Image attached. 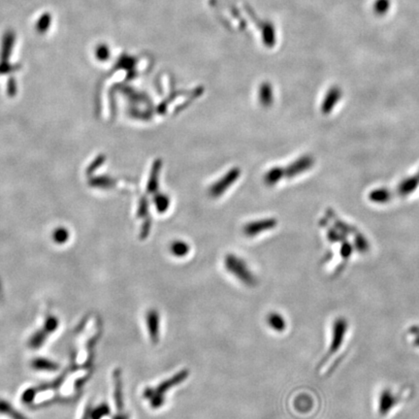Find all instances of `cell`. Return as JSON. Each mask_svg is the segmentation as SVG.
Here are the masks:
<instances>
[{
  "label": "cell",
  "mask_w": 419,
  "mask_h": 419,
  "mask_svg": "<svg viewBox=\"0 0 419 419\" xmlns=\"http://www.w3.org/2000/svg\"><path fill=\"white\" fill-rule=\"evenodd\" d=\"M146 325L149 337L153 344H158L160 339V316L156 309H150L146 313Z\"/></svg>",
  "instance_id": "obj_3"
},
{
  "label": "cell",
  "mask_w": 419,
  "mask_h": 419,
  "mask_svg": "<svg viewBox=\"0 0 419 419\" xmlns=\"http://www.w3.org/2000/svg\"><path fill=\"white\" fill-rule=\"evenodd\" d=\"M155 203H156V205H157V207H158V210H159V212L160 213H163V212H165L166 210H167V208H168V206H169V200L168 198L166 197V196H164V195H160L159 197H157L156 199H155Z\"/></svg>",
  "instance_id": "obj_19"
},
{
  "label": "cell",
  "mask_w": 419,
  "mask_h": 419,
  "mask_svg": "<svg viewBox=\"0 0 419 419\" xmlns=\"http://www.w3.org/2000/svg\"><path fill=\"white\" fill-rule=\"evenodd\" d=\"M314 164V160L310 157H303L292 164L288 166V168L285 171V174L288 178H292L295 176H298L300 174L306 172L310 168H312Z\"/></svg>",
  "instance_id": "obj_6"
},
{
  "label": "cell",
  "mask_w": 419,
  "mask_h": 419,
  "mask_svg": "<svg viewBox=\"0 0 419 419\" xmlns=\"http://www.w3.org/2000/svg\"><path fill=\"white\" fill-rule=\"evenodd\" d=\"M267 323L271 329L276 332H283L286 329V321L278 313H271L267 317Z\"/></svg>",
  "instance_id": "obj_10"
},
{
  "label": "cell",
  "mask_w": 419,
  "mask_h": 419,
  "mask_svg": "<svg viewBox=\"0 0 419 419\" xmlns=\"http://www.w3.org/2000/svg\"><path fill=\"white\" fill-rule=\"evenodd\" d=\"M51 21H52V18L50 14H44L42 15L40 19L37 21L36 23V28L37 31L40 33H44L46 32V30H48V28L51 25Z\"/></svg>",
  "instance_id": "obj_17"
},
{
  "label": "cell",
  "mask_w": 419,
  "mask_h": 419,
  "mask_svg": "<svg viewBox=\"0 0 419 419\" xmlns=\"http://www.w3.org/2000/svg\"><path fill=\"white\" fill-rule=\"evenodd\" d=\"M45 325H46L47 331H54L58 327V320H56V318H50L46 321Z\"/></svg>",
  "instance_id": "obj_20"
},
{
  "label": "cell",
  "mask_w": 419,
  "mask_h": 419,
  "mask_svg": "<svg viewBox=\"0 0 419 419\" xmlns=\"http://www.w3.org/2000/svg\"><path fill=\"white\" fill-rule=\"evenodd\" d=\"M110 415V408L106 404H101L96 409H94L90 414V419H102Z\"/></svg>",
  "instance_id": "obj_15"
},
{
  "label": "cell",
  "mask_w": 419,
  "mask_h": 419,
  "mask_svg": "<svg viewBox=\"0 0 419 419\" xmlns=\"http://www.w3.org/2000/svg\"><path fill=\"white\" fill-rule=\"evenodd\" d=\"M113 419H130V418H129V415L122 414L121 412H120V414L116 415Z\"/></svg>",
  "instance_id": "obj_22"
},
{
  "label": "cell",
  "mask_w": 419,
  "mask_h": 419,
  "mask_svg": "<svg viewBox=\"0 0 419 419\" xmlns=\"http://www.w3.org/2000/svg\"><path fill=\"white\" fill-rule=\"evenodd\" d=\"M240 176L239 169L230 170L225 176H223L219 181L213 184L210 189V193L213 197H220L224 191H226L232 183H234Z\"/></svg>",
  "instance_id": "obj_4"
},
{
  "label": "cell",
  "mask_w": 419,
  "mask_h": 419,
  "mask_svg": "<svg viewBox=\"0 0 419 419\" xmlns=\"http://www.w3.org/2000/svg\"><path fill=\"white\" fill-rule=\"evenodd\" d=\"M113 380H114V400L116 408L119 412H122L124 408V401H123V389H122V380H121V372L120 369H116L113 373Z\"/></svg>",
  "instance_id": "obj_8"
},
{
  "label": "cell",
  "mask_w": 419,
  "mask_h": 419,
  "mask_svg": "<svg viewBox=\"0 0 419 419\" xmlns=\"http://www.w3.org/2000/svg\"><path fill=\"white\" fill-rule=\"evenodd\" d=\"M33 367L37 370H47V371H54L58 369L56 363L46 359H36L33 361Z\"/></svg>",
  "instance_id": "obj_16"
},
{
  "label": "cell",
  "mask_w": 419,
  "mask_h": 419,
  "mask_svg": "<svg viewBox=\"0 0 419 419\" xmlns=\"http://www.w3.org/2000/svg\"><path fill=\"white\" fill-rule=\"evenodd\" d=\"M384 4H387V1L386 0H380L379 2V4H378V6H377V9L379 10V12H384L387 8V6H384Z\"/></svg>",
  "instance_id": "obj_21"
},
{
  "label": "cell",
  "mask_w": 419,
  "mask_h": 419,
  "mask_svg": "<svg viewBox=\"0 0 419 419\" xmlns=\"http://www.w3.org/2000/svg\"><path fill=\"white\" fill-rule=\"evenodd\" d=\"M170 251L172 252L173 255H175L176 257H184L185 255L188 254L190 248L188 246V244H186L185 242L182 241H176L171 245Z\"/></svg>",
  "instance_id": "obj_11"
},
{
  "label": "cell",
  "mask_w": 419,
  "mask_h": 419,
  "mask_svg": "<svg viewBox=\"0 0 419 419\" xmlns=\"http://www.w3.org/2000/svg\"><path fill=\"white\" fill-rule=\"evenodd\" d=\"M159 173H160V168H159V165L156 164L155 167H154V169H153V172H152V175H151V179L149 180V186L148 187H149V190L150 191H155V190L158 189Z\"/></svg>",
  "instance_id": "obj_18"
},
{
  "label": "cell",
  "mask_w": 419,
  "mask_h": 419,
  "mask_svg": "<svg viewBox=\"0 0 419 419\" xmlns=\"http://www.w3.org/2000/svg\"><path fill=\"white\" fill-rule=\"evenodd\" d=\"M260 102L264 106H269L273 102V92L268 84H263L260 89Z\"/></svg>",
  "instance_id": "obj_13"
},
{
  "label": "cell",
  "mask_w": 419,
  "mask_h": 419,
  "mask_svg": "<svg viewBox=\"0 0 419 419\" xmlns=\"http://www.w3.org/2000/svg\"><path fill=\"white\" fill-rule=\"evenodd\" d=\"M283 176V170L282 169H280V168H274V169H271L267 174H266V177H265V180H266V182L268 183V184H275L276 182H278L279 180H280V178Z\"/></svg>",
  "instance_id": "obj_14"
},
{
  "label": "cell",
  "mask_w": 419,
  "mask_h": 419,
  "mask_svg": "<svg viewBox=\"0 0 419 419\" xmlns=\"http://www.w3.org/2000/svg\"><path fill=\"white\" fill-rule=\"evenodd\" d=\"M224 267L232 276L247 286H254L257 282L247 263L235 254H227L224 258Z\"/></svg>",
  "instance_id": "obj_2"
},
{
  "label": "cell",
  "mask_w": 419,
  "mask_h": 419,
  "mask_svg": "<svg viewBox=\"0 0 419 419\" xmlns=\"http://www.w3.org/2000/svg\"><path fill=\"white\" fill-rule=\"evenodd\" d=\"M189 377V371L187 369L180 370L177 372L172 378L165 379L160 382L156 387H147L143 391L144 399L149 401L150 406L154 410L160 409L165 404V395L168 391L174 387L181 384L185 379Z\"/></svg>",
  "instance_id": "obj_1"
},
{
  "label": "cell",
  "mask_w": 419,
  "mask_h": 419,
  "mask_svg": "<svg viewBox=\"0 0 419 419\" xmlns=\"http://www.w3.org/2000/svg\"><path fill=\"white\" fill-rule=\"evenodd\" d=\"M0 414L9 416L12 419H27L18 411H16L9 403L0 400Z\"/></svg>",
  "instance_id": "obj_12"
},
{
  "label": "cell",
  "mask_w": 419,
  "mask_h": 419,
  "mask_svg": "<svg viewBox=\"0 0 419 419\" xmlns=\"http://www.w3.org/2000/svg\"><path fill=\"white\" fill-rule=\"evenodd\" d=\"M396 399L390 391H383L379 398V414L386 415L395 405Z\"/></svg>",
  "instance_id": "obj_9"
},
{
  "label": "cell",
  "mask_w": 419,
  "mask_h": 419,
  "mask_svg": "<svg viewBox=\"0 0 419 419\" xmlns=\"http://www.w3.org/2000/svg\"><path fill=\"white\" fill-rule=\"evenodd\" d=\"M277 222L273 219H267V220H257L253 221L250 224H247L244 228L245 234L250 237H253L260 234L263 231L270 230L276 226Z\"/></svg>",
  "instance_id": "obj_5"
},
{
  "label": "cell",
  "mask_w": 419,
  "mask_h": 419,
  "mask_svg": "<svg viewBox=\"0 0 419 419\" xmlns=\"http://www.w3.org/2000/svg\"><path fill=\"white\" fill-rule=\"evenodd\" d=\"M345 330H346V323L344 320H339L335 322V325L333 328V338H332V342L329 349V355L332 353H335L338 350V348L342 342Z\"/></svg>",
  "instance_id": "obj_7"
}]
</instances>
